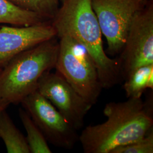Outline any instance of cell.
Returning a JSON list of instances; mask_svg holds the SVG:
<instances>
[{"mask_svg":"<svg viewBox=\"0 0 153 153\" xmlns=\"http://www.w3.org/2000/svg\"><path fill=\"white\" fill-rule=\"evenodd\" d=\"M103 114L105 121L86 126L78 137L85 153H111L152 129L153 115L141 98L109 102L105 105Z\"/></svg>","mask_w":153,"mask_h":153,"instance_id":"cell-1","label":"cell"},{"mask_svg":"<svg viewBox=\"0 0 153 153\" xmlns=\"http://www.w3.org/2000/svg\"><path fill=\"white\" fill-rule=\"evenodd\" d=\"M51 24L56 36L66 35L82 45L97 66L103 89L113 88L122 81L117 59L108 57L103 48L102 33L91 0H63Z\"/></svg>","mask_w":153,"mask_h":153,"instance_id":"cell-2","label":"cell"},{"mask_svg":"<svg viewBox=\"0 0 153 153\" xmlns=\"http://www.w3.org/2000/svg\"><path fill=\"white\" fill-rule=\"evenodd\" d=\"M59 48L55 37L14 57L0 73V98L7 104H18L36 91L41 76L55 68Z\"/></svg>","mask_w":153,"mask_h":153,"instance_id":"cell-3","label":"cell"},{"mask_svg":"<svg viewBox=\"0 0 153 153\" xmlns=\"http://www.w3.org/2000/svg\"><path fill=\"white\" fill-rule=\"evenodd\" d=\"M59 39L56 71L88 103L96 104L103 88L93 59L82 45L70 36L64 35Z\"/></svg>","mask_w":153,"mask_h":153,"instance_id":"cell-4","label":"cell"},{"mask_svg":"<svg viewBox=\"0 0 153 153\" xmlns=\"http://www.w3.org/2000/svg\"><path fill=\"white\" fill-rule=\"evenodd\" d=\"M149 1L91 0L102 35L107 40L109 55L120 54L132 21Z\"/></svg>","mask_w":153,"mask_h":153,"instance_id":"cell-5","label":"cell"},{"mask_svg":"<svg viewBox=\"0 0 153 153\" xmlns=\"http://www.w3.org/2000/svg\"><path fill=\"white\" fill-rule=\"evenodd\" d=\"M117 59L123 80L138 68L153 64V0L132 21Z\"/></svg>","mask_w":153,"mask_h":153,"instance_id":"cell-6","label":"cell"},{"mask_svg":"<svg viewBox=\"0 0 153 153\" xmlns=\"http://www.w3.org/2000/svg\"><path fill=\"white\" fill-rule=\"evenodd\" d=\"M21 103L47 141L64 149L74 147L78 141L77 131L37 90L23 99Z\"/></svg>","mask_w":153,"mask_h":153,"instance_id":"cell-7","label":"cell"},{"mask_svg":"<svg viewBox=\"0 0 153 153\" xmlns=\"http://www.w3.org/2000/svg\"><path fill=\"white\" fill-rule=\"evenodd\" d=\"M37 90L53 104L76 130L81 129L92 105L76 92L58 72L47 71L39 81Z\"/></svg>","mask_w":153,"mask_h":153,"instance_id":"cell-8","label":"cell"},{"mask_svg":"<svg viewBox=\"0 0 153 153\" xmlns=\"http://www.w3.org/2000/svg\"><path fill=\"white\" fill-rule=\"evenodd\" d=\"M56 36L51 22L0 28V69L22 52Z\"/></svg>","mask_w":153,"mask_h":153,"instance_id":"cell-9","label":"cell"},{"mask_svg":"<svg viewBox=\"0 0 153 153\" xmlns=\"http://www.w3.org/2000/svg\"><path fill=\"white\" fill-rule=\"evenodd\" d=\"M0 138L8 153H30L26 137L16 128L6 109L0 113Z\"/></svg>","mask_w":153,"mask_h":153,"instance_id":"cell-10","label":"cell"},{"mask_svg":"<svg viewBox=\"0 0 153 153\" xmlns=\"http://www.w3.org/2000/svg\"><path fill=\"white\" fill-rule=\"evenodd\" d=\"M48 22L38 14L14 5L8 0H0V24L28 26Z\"/></svg>","mask_w":153,"mask_h":153,"instance_id":"cell-11","label":"cell"},{"mask_svg":"<svg viewBox=\"0 0 153 153\" xmlns=\"http://www.w3.org/2000/svg\"><path fill=\"white\" fill-rule=\"evenodd\" d=\"M123 86L127 98H140L147 89H153V64L142 66L127 76Z\"/></svg>","mask_w":153,"mask_h":153,"instance_id":"cell-12","label":"cell"},{"mask_svg":"<svg viewBox=\"0 0 153 153\" xmlns=\"http://www.w3.org/2000/svg\"><path fill=\"white\" fill-rule=\"evenodd\" d=\"M19 116L27 133L26 137L31 153H51L45 137L25 109H19Z\"/></svg>","mask_w":153,"mask_h":153,"instance_id":"cell-13","label":"cell"},{"mask_svg":"<svg viewBox=\"0 0 153 153\" xmlns=\"http://www.w3.org/2000/svg\"><path fill=\"white\" fill-rule=\"evenodd\" d=\"M22 9L35 13L45 20H52L58 10L60 0H8Z\"/></svg>","mask_w":153,"mask_h":153,"instance_id":"cell-14","label":"cell"},{"mask_svg":"<svg viewBox=\"0 0 153 153\" xmlns=\"http://www.w3.org/2000/svg\"><path fill=\"white\" fill-rule=\"evenodd\" d=\"M153 132L134 142L116 148L111 153H153Z\"/></svg>","mask_w":153,"mask_h":153,"instance_id":"cell-15","label":"cell"},{"mask_svg":"<svg viewBox=\"0 0 153 153\" xmlns=\"http://www.w3.org/2000/svg\"><path fill=\"white\" fill-rule=\"evenodd\" d=\"M9 105V104L6 103L1 98H0V113L6 109V108Z\"/></svg>","mask_w":153,"mask_h":153,"instance_id":"cell-16","label":"cell"},{"mask_svg":"<svg viewBox=\"0 0 153 153\" xmlns=\"http://www.w3.org/2000/svg\"><path fill=\"white\" fill-rule=\"evenodd\" d=\"M2 71V69H0V73H1V71Z\"/></svg>","mask_w":153,"mask_h":153,"instance_id":"cell-17","label":"cell"},{"mask_svg":"<svg viewBox=\"0 0 153 153\" xmlns=\"http://www.w3.org/2000/svg\"><path fill=\"white\" fill-rule=\"evenodd\" d=\"M60 1L61 2H62L63 0H60Z\"/></svg>","mask_w":153,"mask_h":153,"instance_id":"cell-18","label":"cell"}]
</instances>
